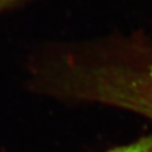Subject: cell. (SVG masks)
Instances as JSON below:
<instances>
[{
	"instance_id": "obj_2",
	"label": "cell",
	"mask_w": 152,
	"mask_h": 152,
	"mask_svg": "<svg viewBox=\"0 0 152 152\" xmlns=\"http://www.w3.org/2000/svg\"><path fill=\"white\" fill-rule=\"evenodd\" d=\"M104 152H152V133L140 137L132 142L113 147Z\"/></svg>"
},
{
	"instance_id": "obj_1",
	"label": "cell",
	"mask_w": 152,
	"mask_h": 152,
	"mask_svg": "<svg viewBox=\"0 0 152 152\" xmlns=\"http://www.w3.org/2000/svg\"><path fill=\"white\" fill-rule=\"evenodd\" d=\"M29 85L60 102L114 108L152 121V47L58 53L30 67Z\"/></svg>"
},
{
	"instance_id": "obj_3",
	"label": "cell",
	"mask_w": 152,
	"mask_h": 152,
	"mask_svg": "<svg viewBox=\"0 0 152 152\" xmlns=\"http://www.w3.org/2000/svg\"><path fill=\"white\" fill-rule=\"evenodd\" d=\"M11 1H13V0H0V10H1L5 5H7V4H10Z\"/></svg>"
}]
</instances>
